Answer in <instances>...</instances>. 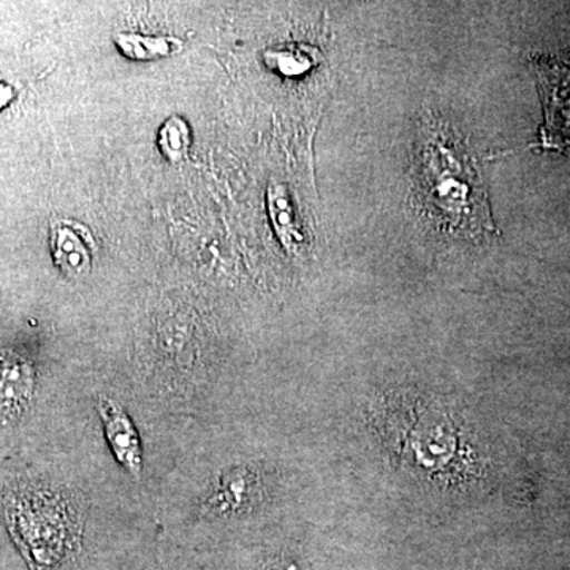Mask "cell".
<instances>
[{
    "instance_id": "6da1fadb",
    "label": "cell",
    "mask_w": 570,
    "mask_h": 570,
    "mask_svg": "<svg viewBox=\"0 0 570 570\" xmlns=\"http://www.w3.org/2000/svg\"><path fill=\"white\" fill-rule=\"evenodd\" d=\"M415 181L420 208L442 230L471 238L497 234L478 165L455 135H428Z\"/></svg>"
},
{
    "instance_id": "7a4b0ae2",
    "label": "cell",
    "mask_w": 570,
    "mask_h": 570,
    "mask_svg": "<svg viewBox=\"0 0 570 570\" xmlns=\"http://www.w3.org/2000/svg\"><path fill=\"white\" fill-rule=\"evenodd\" d=\"M11 538L33 570H51L80 550L82 519L73 498L50 487L18 485L0 493Z\"/></svg>"
},
{
    "instance_id": "3957f363",
    "label": "cell",
    "mask_w": 570,
    "mask_h": 570,
    "mask_svg": "<svg viewBox=\"0 0 570 570\" xmlns=\"http://www.w3.org/2000/svg\"><path fill=\"white\" fill-rule=\"evenodd\" d=\"M539 77L547 112L543 142L570 149V63L542 62Z\"/></svg>"
},
{
    "instance_id": "277c9868",
    "label": "cell",
    "mask_w": 570,
    "mask_h": 570,
    "mask_svg": "<svg viewBox=\"0 0 570 570\" xmlns=\"http://www.w3.org/2000/svg\"><path fill=\"white\" fill-rule=\"evenodd\" d=\"M97 411L102 419L105 436L115 459L135 479H140L142 452L140 436L132 420L118 401L100 395L97 397Z\"/></svg>"
},
{
    "instance_id": "5b68a950",
    "label": "cell",
    "mask_w": 570,
    "mask_h": 570,
    "mask_svg": "<svg viewBox=\"0 0 570 570\" xmlns=\"http://www.w3.org/2000/svg\"><path fill=\"white\" fill-rule=\"evenodd\" d=\"M52 261L71 279L88 276L92 268L94 239L77 220L59 219L51 224Z\"/></svg>"
},
{
    "instance_id": "8992f818",
    "label": "cell",
    "mask_w": 570,
    "mask_h": 570,
    "mask_svg": "<svg viewBox=\"0 0 570 570\" xmlns=\"http://www.w3.org/2000/svg\"><path fill=\"white\" fill-rule=\"evenodd\" d=\"M36 387V371L24 356L0 351V412L17 419L31 404Z\"/></svg>"
},
{
    "instance_id": "52a82bcc",
    "label": "cell",
    "mask_w": 570,
    "mask_h": 570,
    "mask_svg": "<svg viewBox=\"0 0 570 570\" xmlns=\"http://www.w3.org/2000/svg\"><path fill=\"white\" fill-rule=\"evenodd\" d=\"M116 48L130 61L149 62L171 58L183 51V40L171 36H142L137 32H119L115 36Z\"/></svg>"
},
{
    "instance_id": "ba28073f",
    "label": "cell",
    "mask_w": 570,
    "mask_h": 570,
    "mask_svg": "<svg viewBox=\"0 0 570 570\" xmlns=\"http://www.w3.org/2000/svg\"><path fill=\"white\" fill-rule=\"evenodd\" d=\"M266 202H268V213L277 238L281 239L285 249H298L303 243L302 228L285 187L281 184H272L266 194Z\"/></svg>"
},
{
    "instance_id": "9c48e42d",
    "label": "cell",
    "mask_w": 570,
    "mask_h": 570,
    "mask_svg": "<svg viewBox=\"0 0 570 570\" xmlns=\"http://www.w3.org/2000/svg\"><path fill=\"white\" fill-rule=\"evenodd\" d=\"M157 146L168 163L183 164L189 157L190 146H193L189 124L184 121L181 116H170L159 129Z\"/></svg>"
},
{
    "instance_id": "30bf717a",
    "label": "cell",
    "mask_w": 570,
    "mask_h": 570,
    "mask_svg": "<svg viewBox=\"0 0 570 570\" xmlns=\"http://www.w3.org/2000/svg\"><path fill=\"white\" fill-rule=\"evenodd\" d=\"M245 471H232L223 475L219 485L213 491L208 505L213 512H235L249 499L250 480Z\"/></svg>"
},
{
    "instance_id": "8fae6325",
    "label": "cell",
    "mask_w": 570,
    "mask_h": 570,
    "mask_svg": "<svg viewBox=\"0 0 570 570\" xmlns=\"http://www.w3.org/2000/svg\"><path fill=\"white\" fill-rule=\"evenodd\" d=\"M265 62L269 69L279 71L285 77H298L313 69L316 63V51L307 47H291L285 50L268 51Z\"/></svg>"
},
{
    "instance_id": "7c38bea8",
    "label": "cell",
    "mask_w": 570,
    "mask_h": 570,
    "mask_svg": "<svg viewBox=\"0 0 570 570\" xmlns=\"http://www.w3.org/2000/svg\"><path fill=\"white\" fill-rule=\"evenodd\" d=\"M261 570H306V568L295 558L275 557L266 560Z\"/></svg>"
},
{
    "instance_id": "4fadbf2b",
    "label": "cell",
    "mask_w": 570,
    "mask_h": 570,
    "mask_svg": "<svg viewBox=\"0 0 570 570\" xmlns=\"http://www.w3.org/2000/svg\"><path fill=\"white\" fill-rule=\"evenodd\" d=\"M13 100V89L9 85L0 82V110Z\"/></svg>"
}]
</instances>
